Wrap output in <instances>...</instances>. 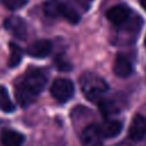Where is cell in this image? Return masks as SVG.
<instances>
[{"instance_id": "obj_1", "label": "cell", "mask_w": 146, "mask_h": 146, "mask_svg": "<svg viewBox=\"0 0 146 146\" xmlns=\"http://www.w3.org/2000/svg\"><path fill=\"white\" fill-rule=\"evenodd\" d=\"M47 75L41 70H32L25 74L23 81L16 87V98L21 106L31 105L47 84Z\"/></svg>"}, {"instance_id": "obj_10", "label": "cell", "mask_w": 146, "mask_h": 146, "mask_svg": "<svg viewBox=\"0 0 146 146\" xmlns=\"http://www.w3.org/2000/svg\"><path fill=\"white\" fill-rule=\"evenodd\" d=\"M113 72L119 78H128L132 74L133 66L125 55L117 54L113 64Z\"/></svg>"}, {"instance_id": "obj_14", "label": "cell", "mask_w": 146, "mask_h": 146, "mask_svg": "<svg viewBox=\"0 0 146 146\" xmlns=\"http://www.w3.org/2000/svg\"><path fill=\"white\" fill-rule=\"evenodd\" d=\"M9 50H10V55L8 59V65L9 67H15L21 63L23 58V50L19 46H17L14 42L9 43Z\"/></svg>"}, {"instance_id": "obj_9", "label": "cell", "mask_w": 146, "mask_h": 146, "mask_svg": "<svg viewBox=\"0 0 146 146\" xmlns=\"http://www.w3.org/2000/svg\"><path fill=\"white\" fill-rule=\"evenodd\" d=\"M51 50H52V43L46 39L34 41L26 49L27 54L34 58H44L50 55Z\"/></svg>"}, {"instance_id": "obj_11", "label": "cell", "mask_w": 146, "mask_h": 146, "mask_svg": "<svg viewBox=\"0 0 146 146\" xmlns=\"http://www.w3.org/2000/svg\"><path fill=\"white\" fill-rule=\"evenodd\" d=\"M98 125L103 138H114L122 131V123L117 120L106 119L103 124H98Z\"/></svg>"}, {"instance_id": "obj_17", "label": "cell", "mask_w": 146, "mask_h": 146, "mask_svg": "<svg viewBox=\"0 0 146 146\" xmlns=\"http://www.w3.org/2000/svg\"><path fill=\"white\" fill-rule=\"evenodd\" d=\"M56 66L60 71H70L72 68V65L68 62H66L65 59H63L62 57H58L56 59Z\"/></svg>"}, {"instance_id": "obj_4", "label": "cell", "mask_w": 146, "mask_h": 146, "mask_svg": "<svg viewBox=\"0 0 146 146\" xmlns=\"http://www.w3.org/2000/svg\"><path fill=\"white\" fill-rule=\"evenodd\" d=\"M50 94L58 103H66L74 95V84L70 79H55L50 86Z\"/></svg>"}, {"instance_id": "obj_12", "label": "cell", "mask_w": 146, "mask_h": 146, "mask_svg": "<svg viewBox=\"0 0 146 146\" xmlns=\"http://www.w3.org/2000/svg\"><path fill=\"white\" fill-rule=\"evenodd\" d=\"M0 140L3 146H22V144L25 140V137L18 131L6 129L1 131Z\"/></svg>"}, {"instance_id": "obj_15", "label": "cell", "mask_w": 146, "mask_h": 146, "mask_svg": "<svg viewBox=\"0 0 146 146\" xmlns=\"http://www.w3.org/2000/svg\"><path fill=\"white\" fill-rule=\"evenodd\" d=\"M0 110L6 113H10L15 111V105L11 102L7 89L2 86H0Z\"/></svg>"}, {"instance_id": "obj_2", "label": "cell", "mask_w": 146, "mask_h": 146, "mask_svg": "<svg viewBox=\"0 0 146 146\" xmlns=\"http://www.w3.org/2000/svg\"><path fill=\"white\" fill-rule=\"evenodd\" d=\"M80 87L84 97L90 102H97L102 99V96L108 90V84L106 81L95 74V73H84L80 78Z\"/></svg>"}, {"instance_id": "obj_7", "label": "cell", "mask_w": 146, "mask_h": 146, "mask_svg": "<svg viewBox=\"0 0 146 146\" xmlns=\"http://www.w3.org/2000/svg\"><path fill=\"white\" fill-rule=\"evenodd\" d=\"M106 18L115 26H121L130 19V9L124 5H115L106 11Z\"/></svg>"}, {"instance_id": "obj_5", "label": "cell", "mask_w": 146, "mask_h": 146, "mask_svg": "<svg viewBox=\"0 0 146 146\" xmlns=\"http://www.w3.org/2000/svg\"><path fill=\"white\" fill-rule=\"evenodd\" d=\"M5 29L15 38L25 40L27 36V26L23 18L18 16H9L3 22Z\"/></svg>"}, {"instance_id": "obj_13", "label": "cell", "mask_w": 146, "mask_h": 146, "mask_svg": "<svg viewBox=\"0 0 146 146\" xmlns=\"http://www.w3.org/2000/svg\"><path fill=\"white\" fill-rule=\"evenodd\" d=\"M99 108L102 114L105 117H108L113 114H116L120 111V103H117L115 99L112 98H104V99H99Z\"/></svg>"}, {"instance_id": "obj_19", "label": "cell", "mask_w": 146, "mask_h": 146, "mask_svg": "<svg viewBox=\"0 0 146 146\" xmlns=\"http://www.w3.org/2000/svg\"><path fill=\"white\" fill-rule=\"evenodd\" d=\"M140 5H141L143 9L146 11V0H140Z\"/></svg>"}, {"instance_id": "obj_18", "label": "cell", "mask_w": 146, "mask_h": 146, "mask_svg": "<svg viewBox=\"0 0 146 146\" xmlns=\"http://www.w3.org/2000/svg\"><path fill=\"white\" fill-rule=\"evenodd\" d=\"M73 1L75 3H78L80 6V8H82L84 11H87V10L90 9V7H91V5L95 0H73Z\"/></svg>"}, {"instance_id": "obj_8", "label": "cell", "mask_w": 146, "mask_h": 146, "mask_svg": "<svg viewBox=\"0 0 146 146\" xmlns=\"http://www.w3.org/2000/svg\"><path fill=\"white\" fill-rule=\"evenodd\" d=\"M129 138L135 141H140L146 136V117L141 114L133 116L129 127Z\"/></svg>"}, {"instance_id": "obj_20", "label": "cell", "mask_w": 146, "mask_h": 146, "mask_svg": "<svg viewBox=\"0 0 146 146\" xmlns=\"http://www.w3.org/2000/svg\"><path fill=\"white\" fill-rule=\"evenodd\" d=\"M144 44H145V48H146V36H145V42H144Z\"/></svg>"}, {"instance_id": "obj_3", "label": "cell", "mask_w": 146, "mask_h": 146, "mask_svg": "<svg viewBox=\"0 0 146 146\" xmlns=\"http://www.w3.org/2000/svg\"><path fill=\"white\" fill-rule=\"evenodd\" d=\"M43 13L50 18L63 17L71 24H78L80 21V14L68 3L62 0H47L43 3Z\"/></svg>"}, {"instance_id": "obj_16", "label": "cell", "mask_w": 146, "mask_h": 146, "mask_svg": "<svg viewBox=\"0 0 146 146\" xmlns=\"http://www.w3.org/2000/svg\"><path fill=\"white\" fill-rule=\"evenodd\" d=\"M2 3L9 10H17L23 8L27 3V0H2Z\"/></svg>"}, {"instance_id": "obj_6", "label": "cell", "mask_w": 146, "mask_h": 146, "mask_svg": "<svg viewBox=\"0 0 146 146\" xmlns=\"http://www.w3.org/2000/svg\"><path fill=\"white\" fill-rule=\"evenodd\" d=\"M81 143L83 146H103L99 125L96 123L87 124L81 132Z\"/></svg>"}]
</instances>
